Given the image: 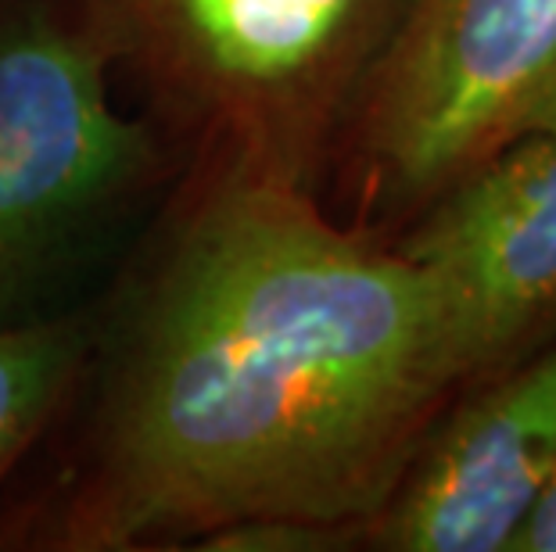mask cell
Returning <instances> with one entry per match:
<instances>
[{"label":"cell","instance_id":"1","mask_svg":"<svg viewBox=\"0 0 556 552\" xmlns=\"http://www.w3.org/2000/svg\"><path fill=\"white\" fill-rule=\"evenodd\" d=\"M464 384L431 280L305 187L191 166L98 301L40 549L363 535Z\"/></svg>","mask_w":556,"mask_h":552},{"label":"cell","instance_id":"2","mask_svg":"<svg viewBox=\"0 0 556 552\" xmlns=\"http://www.w3.org/2000/svg\"><path fill=\"white\" fill-rule=\"evenodd\" d=\"M187 169L87 0H0V326L98 305Z\"/></svg>","mask_w":556,"mask_h":552},{"label":"cell","instance_id":"3","mask_svg":"<svg viewBox=\"0 0 556 552\" xmlns=\"http://www.w3.org/2000/svg\"><path fill=\"white\" fill-rule=\"evenodd\" d=\"M123 87L191 166L309 191L413 0H87Z\"/></svg>","mask_w":556,"mask_h":552},{"label":"cell","instance_id":"4","mask_svg":"<svg viewBox=\"0 0 556 552\" xmlns=\"http://www.w3.org/2000/svg\"><path fill=\"white\" fill-rule=\"evenodd\" d=\"M556 76V0H413L349 137L374 191L428 205L506 144Z\"/></svg>","mask_w":556,"mask_h":552},{"label":"cell","instance_id":"5","mask_svg":"<svg viewBox=\"0 0 556 552\" xmlns=\"http://www.w3.org/2000/svg\"><path fill=\"white\" fill-rule=\"evenodd\" d=\"M395 248L431 280L459 381L517 359L556 316V129L459 172Z\"/></svg>","mask_w":556,"mask_h":552},{"label":"cell","instance_id":"6","mask_svg":"<svg viewBox=\"0 0 556 552\" xmlns=\"http://www.w3.org/2000/svg\"><path fill=\"white\" fill-rule=\"evenodd\" d=\"M556 463V345L438 416L366 538L392 552H510Z\"/></svg>","mask_w":556,"mask_h":552},{"label":"cell","instance_id":"7","mask_svg":"<svg viewBox=\"0 0 556 552\" xmlns=\"http://www.w3.org/2000/svg\"><path fill=\"white\" fill-rule=\"evenodd\" d=\"M98 305L62 320L0 326V491L40 452L87 362Z\"/></svg>","mask_w":556,"mask_h":552},{"label":"cell","instance_id":"8","mask_svg":"<svg viewBox=\"0 0 556 552\" xmlns=\"http://www.w3.org/2000/svg\"><path fill=\"white\" fill-rule=\"evenodd\" d=\"M510 552H556V463L539 491L535 506L514 535Z\"/></svg>","mask_w":556,"mask_h":552},{"label":"cell","instance_id":"9","mask_svg":"<svg viewBox=\"0 0 556 552\" xmlns=\"http://www.w3.org/2000/svg\"><path fill=\"white\" fill-rule=\"evenodd\" d=\"M528 129H556V76L549 79L542 93L535 98V104L528 108V115L520 119L517 133H528ZM514 133V137H517Z\"/></svg>","mask_w":556,"mask_h":552}]
</instances>
